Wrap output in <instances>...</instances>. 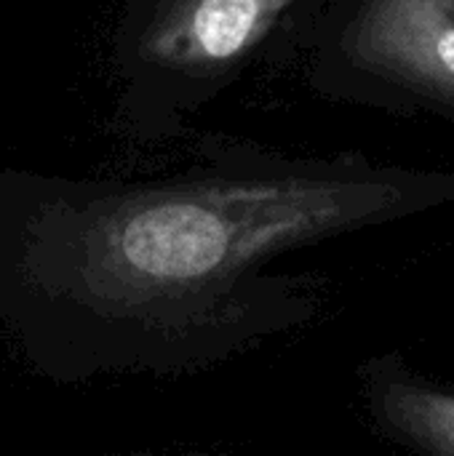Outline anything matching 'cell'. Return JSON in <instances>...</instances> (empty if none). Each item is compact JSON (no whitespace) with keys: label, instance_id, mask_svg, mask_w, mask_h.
I'll return each instance as SVG.
<instances>
[{"label":"cell","instance_id":"obj_1","mask_svg":"<svg viewBox=\"0 0 454 456\" xmlns=\"http://www.w3.org/2000/svg\"><path fill=\"white\" fill-rule=\"evenodd\" d=\"M454 198V174L209 134L158 176L0 171V331L51 382L185 377L305 323L289 251Z\"/></svg>","mask_w":454,"mask_h":456},{"label":"cell","instance_id":"obj_2","mask_svg":"<svg viewBox=\"0 0 454 456\" xmlns=\"http://www.w3.org/2000/svg\"><path fill=\"white\" fill-rule=\"evenodd\" d=\"M329 0H126L110 43L115 123L136 142L177 136L187 115L292 40Z\"/></svg>","mask_w":454,"mask_h":456},{"label":"cell","instance_id":"obj_3","mask_svg":"<svg viewBox=\"0 0 454 456\" xmlns=\"http://www.w3.org/2000/svg\"><path fill=\"white\" fill-rule=\"evenodd\" d=\"M300 40L329 91L417 94L454 110V0H329Z\"/></svg>","mask_w":454,"mask_h":456},{"label":"cell","instance_id":"obj_4","mask_svg":"<svg viewBox=\"0 0 454 456\" xmlns=\"http://www.w3.org/2000/svg\"><path fill=\"white\" fill-rule=\"evenodd\" d=\"M369 401L375 419L399 441L454 456V393L396 371H375Z\"/></svg>","mask_w":454,"mask_h":456}]
</instances>
